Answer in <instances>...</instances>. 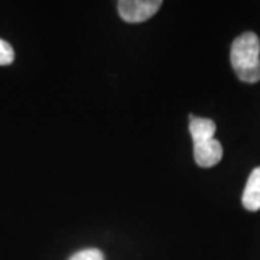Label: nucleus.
<instances>
[{
    "label": "nucleus",
    "mask_w": 260,
    "mask_h": 260,
    "mask_svg": "<svg viewBox=\"0 0 260 260\" xmlns=\"http://www.w3.org/2000/svg\"><path fill=\"white\" fill-rule=\"evenodd\" d=\"M215 130H217V126L211 119L197 117L192 114L189 116V133L194 143L214 139Z\"/></svg>",
    "instance_id": "obj_5"
},
{
    "label": "nucleus",
    "mask_w": 260,
    "mask_h": 260,
    "mask_svg": "<svg viewBox=\"0 0 260 260\" xmlns=\"http://www.w3.org/2000/svg\"><path fill=\"white\" fill-rule=\"evenodd\" d=\"M15 59V51L6 41L0 39V65H9Z\"/></svg>",
    "instance_id": "obj_6"
},
{
    "label": "nucleus",
    "mask_w": 260,
    "mask_h": 260,
    "mask_svg": "<svg viewBox=\"0 0 260 260\" xmlns=\"http://www.w3.org/2000/svg\"><path fill=\"white\" fill-rule=\"evenodd\" d=\"M70 260H104V256L102 251L97 249H85V250L75 253Z\"/></svg>",
    "instance_id": "obj_7"
},
{
    "label": "nucleus",
    "mask_w": 260,
    "mask_h": 260,
    "mask_svg": "<svg viewBox=\"0 0 260 260\" xmlns=\"http://www.w3.org/2000/svg\"><path fill=\"white\" fill-rule=\"evenodd\" d=\"M243 207L249 211H259L260 210V167L253 169L247 184L244 188L242 198Z\"/></svg>",
    "instance_id": "obj_4"
},
{
    "label": "nucleus",
    "mask_w": 260,
    "mask_h": 260,
    "mask_svg": "<svg viewBox=\"0 0 260 260\" xmlns=\"http://www.w3.org/2000/svg\"><path fill=\"white\" fill-rule=\"evenodd\" d=\"M160 0H121L117 3L120 18L129 23L148 20L160 9Z\"/></svg>",
    "instance_id": "obj_2"
},
{
    "label": "nucleus",
    "mask_w": 260,
    "mask_h": 260,
    "mask_svg": "<svg viewBox=\"0 0 260 260\" xmlns=\"http://www.w3.org/2000/svg\"><path fill=\"white\" fill-rule=\"evenodd\" d=\"M221 158H223V146L215 138L194 143V159L198 167H215L221 160Z\"/></svg>",
    "instance_id": "obj_3"
},
{
    "label": "nucleus",
    "mask_w": 260,
    "mask_h": 260,
    "mask_svg": "<svg viewBox=\"0 0 260 260\" xmlns=\"http://www.w3.org/2000/svg\"><path fill=\"white\" fill-rule=\"evenodd\" d=\"M232 65L236 75L244 83L260 80V41L256 34L246 32L234 39L232 45Z\"/></svg>",
    "instance_id": "obj_1"
}]
</instances>
